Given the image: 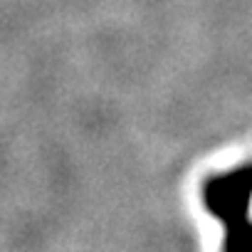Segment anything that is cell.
Instances as JSON below:
<instances>
[{
    "label": "cell",
    "instance_id": "1",
    "mask_svg": "<svg viewBox=\"0 0 252 252\" xmlns=\"http://www.w3.org/2000/svg\"><path fill=\"white\" fill-rule=\"evenodd\" d=\"M205 198L210 210L227 227V252H252V222L247 218L252 198V166L213 181Z\"/></svg>",
    "mask_w": 252,
    "mask_h": 252
}]
</instances>
